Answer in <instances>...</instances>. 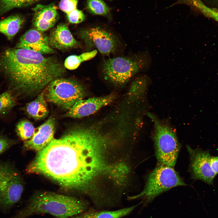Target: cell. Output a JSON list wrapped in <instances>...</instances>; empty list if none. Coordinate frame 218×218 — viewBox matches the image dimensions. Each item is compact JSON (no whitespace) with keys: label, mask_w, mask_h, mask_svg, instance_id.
Here are the masks:
<instances>
[{"label":"cell","mask_w":218,"mask_h":218,"mask_svg":"<svg viewBox=\"0 0 218 218\" xmlns=\"http://www.w3.org/2000/svg\"><path fill=\"white\" fill-rule=\"evenodd\" d=\"M23 109L29 117L35 120L46 117L48 110L44 91L39 93L34 100L27 103Z\"/></svg>","instance_id":"2e32d148"},{"label":"cell","mask_w":218,"mask_h":218,"mask_svg":"<svg viewBox=\"0 0 218 218\" xmlns=\"http://www.w3.org/2000/svg\"><path fill=\"white\" fill-rule=\"evenodd\" d=\"M41 0H0V16L15 8L25 7Z\"/></svg>","instance_id":"44dd1931"},{"label":"cell","mask_w":218,"mask_h":218,"mask_svg":"<svg viewBox=\"0 0 218 218\" xmlns=\"http://www.w3.org/2000/svg\"><path fill=\"white\" fill-rule=\"evenodd\" d=\"M16 97L8 90L0 94V116L8 113L16 104Z\"/></svg>","instance_id":"7402d4cb"},{"label":"cell","mask_w":218,"mask_h":218,"mask_svg":"<svg viewBox=\"0 0 218 218\" xmlns=\"http://www.w3.org/2000/svg\"><path fill=\"white\" fill-rule=\"evenodd\" d=\"M87 8L94 15L107 16L110 13L109 8L102 0H87Z\"/></svg>","instance_id":"cb8c5ba5"},{"label":"cell","mask_w":218,"mask_h":218,"mask_svg":"<svg viewBox=\"0 0 218 218\" xmlns=\"http://www.w3.org/2000/svg\"><path fill=\"white\" fill-rule=\"evenodd\" d=\"M24 22L21 15H11L0 21V33L9 40L12 39L18 32Z\"/></svg>","instance_id":"ac0fdd59"},{"label":"cell","mask_w":218,"mask_h":218,"mask_svg":"<svg viewBox=\"0 0 218 218\" xmlns=\"http://www.w3.org/2000/svg\"><path fill=\"white\" fill-rule=\"evenodd\" d=\"M16 171L15 168L9 164H0V189Z\"/></svg>","instance_id":"d4e9b609"},{"label":"cell","mask_w":218,"mask_h":218,"mask_svg":"<svg viewBox=\"0 0 218 218\" xmlns=\"http://www.w3.org/2000/svg\"><path fill=\"white\" fill-rule=\"evenodd\" d=\"M186 185L173 167L160 164L148 176L143 191L132 199L142 197L147 203L172 188Z\"/></svg>","instance_id":"52a82bcc"},{"label":"cell","mask_w":218,"mask_h":218,"mask_svg":"<svg viewBox=\"0 0 218 218\" xmlns=\"http://www.w3.org/2000/svg\"><path fill=\"white\" fill-rule=\"evenodd\" d=\"M137 206L113 211L88 209L70 218H121L130 213Z\"/></svg>","instance_id":"e0dca14e"},{"label":"cell","mask_w":218,"mask_h":218,"mask_svg":"<svg viewBox=\"0 0 218 218\" xmlns=\"http://www.w3.org/2000/svg\"><path fill=\"white\" fill-rule=\"evenodd\" d=\"M16 143V140L0 134V154Z\"/></svg>","instance_id":"83f0119b"},{"label":"cell","mask_w":218,"mask_h":218,"mask_svg":"<svg viewBox=\"0 0 218 218\" xmlns=\"http://www.w3.org/2000/svg\"><path fill=\"white\" fill-rule=\"evenodd\" d=\"M97 52L96 50H94L79 55H70L65 59L64 64V67L70 70H74L77 68L82 62L94 57Z\"/></svg>","instance_id":"d6986e66"},{"label":"cell","mask_w":218,"mask_h":218,"mask_svg":"<svg viewBox=\"0 0 218 218\" xmlns=\"http://www.w3.org/2000/svg\"><path fill=\"white\" fill-rule=\"evenodd\" d=\"M66 15L68 21L72 24L80 23L85 19V16L84 13L77 8Z\"/></svg>","instance_id":"484cf974"},{"label":"cell","mask_w":218,"mask_h":218,"mask_svg":"<svg viewBox=\"0 0 218 218\" xmlns=\"http://www.w3.org/2000/svg\"><path fill=\"white\" fill-rule=\"evenodd\" d=\"M15 48H24L42 54L53 53L50 46L48 37L37 30L30 29L20 38Z\"/></svg>","instance_id":"4fadbf2b"},{"label":"cell","mask_w":218,"mask_h":218,"mask_svg":"<svg viewBox=\"0 0 218 218\" xmlns=\"http://www.w3.org/2000/svg\"><path fill=\"white\" fill-rule=\"evenodd\" d=\"M35 129L31 122L26 119L19 121L17 123L15 127V131L17 135L24 141L31 139L34 134Z\"/></svg>","instance_id":"603a6c76"},{"label":"cell","mask_w":218,"mask_h":218,"mask_svg":"<svg viewBox=\"0 0 218 218\" xmlns=\"http://www.w3.org/2000/svg\"><path fill=\"white\" fill-rule=\"evenodd\" d=\"M147 115L153 122V139L157 159L160 164L174 167L180 145L175 132L168 124L150 112Z\"/></svg>","instance_id":"5b68a950"},{"label":"cell","mask_w":218,"mask_h":218,"mask_svg":"<svg viewBox=\"0 0 218 218\" xmlns=\"http://www.w3.org/2000/svg\"><path fill=\"white\" fill-rule=\"evenodd\" d=\"M79 35L87 47L96 48L104 55L115 53L121 45L120 41L115 35L100 27L83 29L79 31Z\"/></svg>","instance_id":"ba28073f"},{"label":"cell","mask_w":218,"mask_h":218,"mask_svg":"<svg viewBox=\"0 0 218 218\" xmlns=\"http://www.w3.org/2000/svg\"><path fill=\"white\" fill-rule=\"evenodd\" d=\"M48 40L51 47L60 50L81 46L72 35L68 26L64 23L59 24L51 32L48 37Z\"/></svg>","instance_id":"9a60e30c"},{"label":"cell","mask_w":218,"mask_h":218,"mask_svg":"<svg viewBox=\"0 0 218 218\" xmlns=\"http://www.w3.org/2000/svg\"><path fill=\"white\" fill-rule=\"evenodd\" d=\"M23 190L21 177L16 171L0 189V212H9L20 200Z\"/></svg>","instance_id":"30bf717a"},{"label":"cell","mask_w":218,"mask_h":218,"mask_svg":"<svg viewBox=\"0 0 218 218\" xmlns=\"http://www.w3.org/2000/svg\"><path fill=\"white\" fill-rule=\"evenodd\" d=\"M150 81L149 77L144 75L137 78L132 82L129 91L130 98H135L144 93Z\"/></svg>","instance_id":"ffe728a7"},{"label":"cell","mask_w":218,"mask_h":218,"mask_svg":"<svg viewBox=\"0 0 218 218\" xmlns=\"http://www.w3.org/2000/svg\"><path fill=\"white\" fill-rule=\"evenodd\" d=\"M58 78L50 82L44 91L47 101L68 111L86 95L84 88L78 81Z\"/></svg>","instance_id":"8992f818"},{"label":"cell","mask_w":218,"mask_h":218,"mask_svg":"<svg viewBox=\"0 0 218 218\" xmlns=\"http://www.w3.org/2000/svg\"><path fill=\"white\" fill-rule=\"evenodd\" d=\"M151 63L150 53L146 51L131 57L105 59L102 71L105 79L116 86H122L138 72L148 69Z\"/></svg>","instance_id":"277c9868"},{"label":"cell","mask_w":218,"mask_h":218,"mask_svg":"<svg viewBox=\"0 0 218 218\" xmlns=\"http://www.w3.org/2000/svg\"><path fill=\"white\" fill-rule=\"evenodd\" d=\"M55 125L54 118L52 117H49L35 128L31 139L24 142L23 148L26 150L38 152L42 150L54 139Z\"/></svg>","instance_id":"7c38bea8"},{"label":"cell","mask_w":218,"mask_h":218,"mask_svg":"<svg viewBox=\"0 0 218 218\" xmlns=\"http://www.w3.org/2000/svg\"><path fill=\"white\" fill-rule=\"evenodd\" d=\"M210 164L212 170L217 174L218 173V157L211 156Z\"/></svg>","instance_id":"f1b7e54d"},{"label":"cell","mask_w":218,"mask_h":218,"mask_svg":"<svg viewBox=\"0 0 218 218\" xmlns=\"http://www.w3.org/2000/svg\"><path fill=\"white\" fill-rule=\"evenodd\" d=\"M115 98V95L111 94L103 97L81 99L76 102L64 117L81 118L88 116L111 103Z\"/></svg>","instance_id":"8fae6325"},{"label":"cell","mask_w":218,"mask_h":218,"mask_svg":"<svg viewBox=\"0 0 218 218\" xmlns=\"http://www.w3.org/2000/svg\"><path fill=\"white\" fill-rule=\"evenodd\" d=\"M34 12L33 24L38 30L42 32L53 27L59 15L56 5L53 3L37 5L32 9Z\"/></svg>","instance_id":"5bb4252c"},{"label":"cell","mask_w":218,"mask_h":218,"mask_svg":"<svg viewBox=\"0 0 218 218\" xmlns=\"http://www.w3.org/2000/svg\"><path fill=\"white\" fill-rule=\"evenodd\" d=\"M78 0H61L59 4L60 9L66 14L77 9Z\"/></svg>","instance_id":"4316f807"},{"label":"cell","mask_w":218,"mask_h":218,"mask_svg":"<svg viewBox=\"0 0 218 218\" xmlns=\"http://www.w3.org/2000/svg\"><path fill=\"white\" fill-rule=\"evenodd\" d=\"M208 16L209 18H212L218 22V11L212 9L209 12Z\"/></svg>","instance_id":"f546056e"},{"label":"cell","mask_w":218,"mask_h":218,"mask_svg":"<svg viewBox=\"0 0 218 218\" xmlns=\"http://www.w3.org/2000/svg\"><path fill=\"white\" fill-rule=\"evenodd\" d=\"M99 140L91 125L73 126L38 152L26 171L43 175L66 191L87 193L93 165L90 150L99 144Z\"/></svg>","instance_id":"6da1fadb"},{"label":"cell","mask_w":218,"mask_h":218,"mask_svg":"<svg viewBox=\"0 0 218 218\" xmlns=\"http://www.w3.org/2000/svg\"><path fill=\"white\" fill-rule=\"evenodd\" d=\"M190 158V170L192 177L195 180H201L209 184H213L216 174L210 165L211 156L208 151L193 149L187 146Z\"/></svg>","instance_id":"9c48e42d"},{"label":"cell","mask_w":218,"mask_h":218,"mask_svg":"<svg viewBox=\"0 0 218 218\" xmlns=\"http://www.w3.org/2000/svg\"><path fill=\"white\" fill-rule=\"evenodd\" d=\"M65 72L56 58L29 49L9 48L0 54V72L6 76L9 90L17 97L39 93Z\"/></svg>","instance_id":"7a4b0ae2"},{"label":"cell","mask_w":218,"mask_h":218,"mask_svg":"<svg viewBox=\"0 0 218 218\" xmlns=\"http://www.w3.org/2000/svg\"><path fill=\"white\" fill-rule=\"evenodd\" d=\"M88 204L75 197L45 192L36 193L27 204L10 218H27L32 215L48 213L56 218H70L88 209Z\"/></svg>","instance_id":"3957f363"}]
</instances>
